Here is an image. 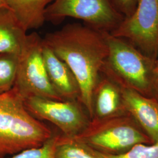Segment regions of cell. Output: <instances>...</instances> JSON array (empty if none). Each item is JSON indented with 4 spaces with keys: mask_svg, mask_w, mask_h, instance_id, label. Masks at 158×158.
<instances>
[{
    "mask_svg": "<svg viewBox=\"0 0 158 158\" xmlns=\"http://www.w3.org/2000/svg\"><path fill=\"white\" fill-rule=\"evenodd\" d=\"M6 6L27 31L40 28L45 22V12L53 0H5Z\"/></svg>",
    "mask_w": 158,
    "mask_h": 158,
    "instance_id": "4fadbf2b",
    "label": "cell"
},
{
    "mask_svg": "<svg viewBox=\"0 0 158 158\" xmlns=\"http://www.w3.org/2000/svg\"><path fill=\"white\" fill-rule=\"evenodd\" d=\"M27 32L7 6L0 8V53L18 55Z\"/></svg>",
    "mask_w": 158,
    "mask_h": 158,
    "instance_id": "7c38bea8",
    "label": "cell"
},
{
    "mask_svg": "<svg viewBox=\"0 0 158 158\" xmlns=\"http://www.w3.org/2000/svg\"><path fill=\"white\" fill-rule=\"evenodd\" d=\"M153 76H154V84H155V95H156V94L158 91V56L154 63Z\"/></svg>",
    "mask_w": 158,
    "mask_h": 158,
    "instance_id": "d6986e66",
    "label": "cell"
},
{
    "mask_svg": "<svg viewBox=\"0 0 158 158\" xmlns=\"http://www.w3.org/2000/svg\"><path fill=\"white\" fill-rule=\"evenodd\" d=\"M156 96H157V97H158V100H157V101L158 102V91L157 92V93L156 94Z\"/></svg>",
    "mask_w": 158,
    "mask_h": 158,
    "instance_id": "44dd1931",
    "label": "cell"
},
{
    "mask_svg": "<svg viewBox=\"0 0 158 158\" xmlns=\"http://www.w3.org/2000/svg\"><path fill=\"white\" fill-rule=\"evenodd\" d=\"M68 17L81 20L92 28L109 34L125 18L112 0H53L45 12V21L53 23Z\"/></svg>",
    "mask_w": 158,
    "mask_h": 158,
    "instance_id": "8992f818",
    "label": "cell"
},
{
    "mask_svg": "<svg viewBox=\"0 0 158 158\" xmlns=\"http://www.w3.org/2000/svg\"><path fill=\"white\" fill-rule=\"evenodd\" d=\"M104 33L108 54L102 72L121 87L134 90L149 97L155 94V60L124 40Z\"/></svg>",
    "mask_w": 158,
    "mask_h": 158,
    "instance_id": "3957f363",
    "label": "cell"
},
{
    "mask_svg": "<svg viewBox=\"0 0 158 158\" xmlns=\"http://www.w3.org/2000/svg\"><path fill=\"white\" fill-rule=\"evenodd\" d=\"M53 134L29 112L15 88L0 94V158L40 147Z\"/></svg>",
    "mask_w": 158,
    "mask_h": 158,
    "instance_id": "7a4b0ae2",
    "label": "cell"
},
{
    "mask_svg": "<svg viewBox=\"0 0 158 158\" xmlns=\"http://www.w3.org/2000/svg\"><path fill=\"white\" fill-rule=\"evenodd\" d=\"M6 6L5 0H0V8Z\"/></svg>",
    "mask_w": 158,
    "mask_h": 158,
    "instance_id": "ffe728a7",
    "label": "cell"
},
{
    "mask_svg": "<svg viewBox=\"0 0 158 158\" xmlns=\"http://www.w3.org/2000/svg\"><path fill=\"white\" fill-rule=\"evenodd\" d=\"M43 40L35 32L27 34L18 55L14 88L25 99L39 97L63 100L53 87L42 55Z\"/></svg>",
    "mask_w": 158,
    "mask_h": 158,
    "instance_id": "5b68a950",
    "label": "cell"
},
{
    "mask_svg": "<svg viewBox=\"0 0 158 158\" xmlns=\"http://www.w3.org/2000/svg\"><path fill=\"white\" fill-rule=\"evenodd\" d=\"M110 34L127 41L155 60L158 56V0H139L132 14Z\"/></svg>",
    "mask_w": 158,
    "mask_h": 158,
    "instance_id": "52a82bcc",
    "label": "cell"
},
{
    "mask_svg": "<svg viewBox=\"0 0 158 158\" xmlns=\"http://www.w3.org/2000/svg\"><path fill=\"white\" fill-rule=\"evenodd\" d=\"M25 105L35 118L50 122L59 129L62 135L68 138L81 134L91 121L79 101L31 97L25 99Z\"/></svg>",
    "mask_w": 158,
    "mask_h": 158,
    "instance_id": "ba28073f",
    "label": "cell"
},
{
    "mask_svg": "<svg viewBox=\"0 0 158 158\" xmlns=\"http://www.w3.org/2000/svg\"><path fill=\"white\" fill-rule=\"evenodd\" d=\"M93 117L91 120L110 118L126 113L120 86L102 72L93 93Z\"/></svg>",
    "mask_w": 158,
    "mask_h": 158,
    "instance_id": "8fae6325",
    "label": "cell"
},
{
    "mask_svg": "<svg viewBox=\"0 0 158 158\" xmlns=\"http://www.w3.org/2000/svg\"><path fill=\"white\" fill-rule=\"evenodd\" d=\"M55 158H103L101 153L74 138L60 134L57 142Z\"/></svg>",
    "mask_w": 158,
    "mask_h": 158,
    "instance_id": "5bb4252c",
    "label": "cell"
},
{
    "mask_svg": "<svg viewBox=\"0 0 158 158\" xmlns=\"http://www.w3.org/2000/svg\"><path fill=\"white\" fill-rule=\"evenodd\" d=\"M42 55L49 79L59 96L63 100L80 102L78 82L66 63L57 56L44 42Z\"/></svg>",
    "mask_w": 158,
    "mask_h": 158,
    "instance_id": "30bf717a",
    "label": "cell"
},
{
    "mask_svg": "<svg viewBox=\"0 0 158 158\" xmlns=\"http://www.w3.org/2000/svg\"><path fill=\"white\" fill-rule=\"evenodd\" d=\"M139 0H112L116 8L125 18L132 14Z\"/></svg>",
    "mask_w": 158,
    "mask_h": 158,
    "instance_id": "ac0fdd59",
    "label": "cell"
},
{
    "mask_svg": "<svg viewBox=\"0 0 158 158\" xmlns=\"http://www.w3.org/2000/svg\"><path fill=\"white\" fill-rule=\"evenodd\" d=\"M60 134H54L42 145L29 148L4 158H55V151Z\"/></svg>",
    "mask_w": 158,
    "mask_h": 158,
    "instance_id": "2e32d148",
    "label": "cell"
},
{
    "mask_svg": "<svg viewBox=\"0 0 158 158\" xmlns=\"http://www.w3.org/2000/svg\"><path fill=\"white\" fill-rule=\"evenodd\" d=\"M42 40L73 73L79 84L80 102L91 120L93 93L108 54L105 33L86 25L69 23L46 34Z\"/></svg>",
    "mask_w": 158,
    "mask_h": 158,
    "instance_id": "6da1fadb",
    "label": "cell"
},
{
    "mask_svg": "<svg viewBox=\"0 0 158 158\" xmlns=\"http://www.w3.org/2000/svg\"><path fill=\"white\" fill-rule=\"evenodd\" d=\"M101 154L103 158H158V142L137 144L128 151L119 155Z\"/></svg>",
    "mask_w": 158,
    "mask_h": 158,
    "instance_id": "e0dca14e",
    "label": "cell"
},
{
    "mask_svg": "<svg viewBox=\"0 0 158 158\" xmlns=\"http://www.w3.org/2000/svg\"><path fill=\"white\" fill-rule=\"evenodd\" d=\"M99 152L119 155L137 144H152L139 125L129 114L91 120L88 127L75 137Z\"/></svg>",
    "mask_w": 158,
    "mask_h": 158,
    "instance_id": "277c9868",
    "label": "cell"
},
{
    "mask_svg": "<svg viewBox=\"0 0 158 158\" xmlns=\"http://www.w3.org/2000/svg\"><path fill=\"white\" fill-rule=\"evenodd\" d=\"M125 111L153 143L158 142V102L136 91L121 87Z\"/></svg>",
    "mask_w": 158,
    "mask_h": 158,
    "instance_id": "9c48e42d",
    "label": "cell"
},
{
    "mask_svg": "<svg viewBox=\"0 0 158 158\" xmlns=\"http://www.w3.org/2000/svg\"><path fill=\"white\" fill-rule=\"evenodd\" d=\"M18 55L0 53V94L14 87L18 64Z\"/></svg>",
    "mask_w": 158,
    "mask_h": 158,
    "instance_id": "9a60e30c",
    "label": "cell"
}]
</instances>
